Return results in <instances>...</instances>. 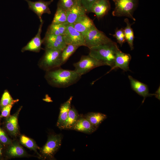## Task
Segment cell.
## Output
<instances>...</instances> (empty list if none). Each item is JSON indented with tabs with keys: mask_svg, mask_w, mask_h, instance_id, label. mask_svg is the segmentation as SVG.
<instances>
[{
	"mask_svg": "<svg viewBox=\"0 0 160 160\" xmlns=\"http://www.w3.org/2000/svg\"><path fill=\"white\" fill-rule=\"evenodd\" d=\"M110 9L108 0H97L92 6L90 12L95 14L97 18L100 19L107 14Z\"/></svg>",
	"mask_w": 160,
	"mask_h": 160,
	"instance_id": "18",
	"label": "cell"
},
{
	"mask_svg": "<svg viewBox=\"0 0 160 160\" xmlns=\"http://www.w3.org/2000/svg\"><path fill=\"white\" fill-rule=\"evenodd\" d=\"M79 117L80 116L76 109L74 107H71L67 119L60 129L71 130Z\"/></svg>",
	"mask_w": 160,
	"mask_h": 160,
	"instance_id": "21",
	"label": "cell"
},
{
	"mask_svg": "<svg viewBox=\"0 0 160 160\" xmlns=\"http://www.w3.org/2000/svg\"><path fill=\"white\" fill-rule=\"evenodd\" d=\"M78 0H59L57 4V7L62 9L66 11L78 1Z\"/></svg>",
	"mask_w": 160,
	"mask_h": 160,
	"instance_id": "29",
	"label": "cell"
},
{
	"mask_svg": "<svg viewBox=\"0 0 160 160\" xmlns=\"http://www.w3.org/2000/svg\"><path fill=\"white\" fill-rule=\"evenodd\" d=\"M67 44H71L79 47H85L83 36L77 31L71 24H66V30L63 36Z\"/></svg>",
	"mask_w": 160,
	"mask_h": 160,
	"instance_id": "8",
	"label": "cell"
},
{
	"mask_svg": "<svg viewBox=\"0 0 160 160\" xmlns=\"http://www.w3.org/2000/svg\"><path fill=\"white\" fill-rule=\"evenodd\" d=\"M20 143L28 149L33 151L38 155L39 158H42L41 155L37 152V150L40 148L38 146L33 139L23 135H20L19 137Z\"/></svg>",
	"mask_w": 160,
	"mask_h": 160,
	"instance_id": "24",
	"label": "cell"
},
{
	"mask_svg": "<svg viewBox=\"0 0 160 160\" xmlns=\"http://www.w3.org/2000/svg\"><path fill=\"white\" fill-rule=\"evenodd\" d=\"M67 20V16L66 11L61 8L57 7L52 23H64L66 22Z\"/></svg>",
	"mask_w": 160,
	"mask_h": 160,
	"instance_id": "27",
	"label": "cell"
},
{
	"mask_svg": "<svg viewBox=\"0 0 160 160\" xmlns=\"http://www.w3.org/2000/svg\"><path fill=\"white\" fill-rule=\"evenodd\" d=\"M79 47L71 44H67L61 52L62 65L67 61L70 57L76 51Z\"/></svg>",
	"mask_w": 160,
	"mask_h": 160,
	"instance_id": "26",
	"label": "cell"
},
{
	"mask_svg": "<svg viewBox=\"0 0 160 160\" xmlns=\"http://www.w3.org/2000/svg\"><path fill=\"white\" fill-rule=\"evenodd\" d=\"M3 153V148L1 143H0V158L2 157Z\"/></svg>",
	"mask_w": 160,
	"mask_h": 160,
	"instance_id": "36",
	"label": "cell"
},
{
	"mask_svg": "<svg viewBox=\"0 0 160 160\" xmlns=\"http://www.w3.org/2000/svg\"><path fill=\"white\" fill-rule=\"evenodd\" d=\"M89 49V55L103 63L105 65L111 67L113 65L116 53L119 49L116 43L112 41Z\"/></svg>",
	"mask_w": 160,
	"mask_h": 160,
	"instance_id": "2",
	"label": "cell"
},
{
	"mask_svg": "<svg viewBox=\"0 0 160 160\" xmlns=\"http://www.w3.org/2000/svg\"><path fill=\"white\" fill-rule=\"evenodd\" d=\"M43 23V21L40 22L37 33L25 46L22 49L21 51L22 52L28 51L38 52L42 49L41 47L42 39L41 38V35Z\"/></svg>",
	"mask_w": 160,
	"mask_h": 160,
	"instance_id": "14",
	"label": "cell"
},
{
	"mask_svg": "<svg viewBox=\"0 0 160 160\" xmlns=\"http://www.w3.org/2000/svg\"><path fill=\"white\" fill-rule=\"evenodd\" d=\"M124 22L126 24V26L124 29L126 41L128 43L131 50H133L134 49V35L131 26L133 23H130L127 18L124 19Z\"/></svg>",
	"mask_w": 160,
	"mask_h": 160,
	"instance_id": "23",
	"label": "cell"
},
{
	"mask_svg": "<svg viewBox=\"0 0 160 160\" xmlns=\"http://www.w3.org/2000/svg\"><path fill=\"white\" fill-rule=\"evenodd\" d=\"M18 99L14 100L12 103L3 108L1 110L0 119L3 118H6L10 115V112L14 104L18 102Z\"/></svg>",
	"mask_w": 160,
	"mask_h": 160,
	"instance_id": "31",
	"label": "cell"
},
{
	"mask_svg": "<svg viewBox=\"0 0 160 160\" xmlns=\"http://www.w3.org/2000/svg\"><path fill=\"white\" fill-rule=\"evenodd\" d=\"M7 146L5 154L8 158L30 156L19 143L16 141H12V143Z\"/></svg>",
	"mask_w": 160,
	"mask_h": 160,
	"instance_id": "15",
	"label": "cell"
},
{
	"mask_svg": "<svg viewBox=\"0 0 160 160\" xmlns=\"http://www.w3.org/2000/svg\"><path fill=\"white\" fill-rule=\"evenodd\" d=\"M84 37L85 47L89 49L113 41L104 33L98 29L95 25L90 29Z\"/></svg>",
	"mask_w": 160,
	"mask_h": 160,
	"instance_id": "5",
	"label": "cell"
},
{
	"mask_svg": "<svg viewBox=\"0 0 160 160\" xmlns=\"http://www.w3.org/2000/svg\"><path fill=\"white\" fill-rule=\"evenodd\" d=\"M115 4V7L112 12L113 16L126 17L136 21L133 16L136 6L135 0H119Z\"/></svg>",
	"mask_w": 160,
	"mask_h": 160,
	"instance_id": "7",
	"label": "cell"
},
{
	"mask_svg": "<svg viewBox=\"0 0 160 160\" xmlns=\"http://www.w3.org/2000/svg\"><path fill=\"white\" fill-rule=\"evenodd\" d=\"M9 92L5 90L3 94L0 101V111L5 106L14 101Z\"/></svg>",
	"mask_w": 160,
	"mask_h": 160,
	"instance_id": "28",
	"label": "cell"
},
{
	"mask_svg": "<svg viewBox=\"0 0 160 160\" xmlns=\"http://www.w3.org/2000/svg\"><path fill=\"white\" fill-rule=\"evenodd\" d=\"M87 12H90L93 4L97 0H79Z\"/></svg>",
	"mask_w": 160,
	"mask_h": 160,
	"instance_id": "33",
	"label": "cell"
},
{
	"mask_svg": "<svg viewBox=\"0 0 160 160\" xmlns=\"http://www.w3.org/2000/svg\"><path fill=\"white\" fill-rule=\"evenodd\" d=\"M73 98V96H70L66 102L61 105L59 114L56 124L57 126L60 129L67 119L69 111L71 108Z\"/></svg>",
	"mask_w": 160,
	"mask_h": 160,
	"instance_id": "20",
	"label": "cell"
},
{
	"mask_svg": "<svg viewBox=\"0 0 160 160\" xmlns=\"http://www.w3.org/2000/svg\"><path fill=\"white\" fill-rule=\"evenodd\" d=\"M97 129V128L94 127L84 116H80L71 130H74L87 134H91L95 132Z\"/></svg>",
	"mask_w": 160,
	"mask_h": 160,
	"instance_id": "19",
	"label": "cell"
},
{
	"mask_svg": "<svg viewBox=\"0 0 160 160\" xmlns=\"http://www.w3.org/2000/svg\"><path fill=\"white\" fill-rule=\"evenodd\" d=\"M66 12L67 20L65 23L66 24H73L79 17L86 15L87 12L79 0H78L75 5Z\"/></svg>",
	"mask_w": 160,
	"mask_h": 160,
	"instance_id": "13",
	"label": "cell"
},
{
	"mask_svg": "<svg viewBox=\"0 0 160 160\" xmlns=\"http://www.w3.org/2000/svg\"><path fill=\"white\" fill-rule=\"evenodd\" d=\"M71 24L83 36L90 29L95 25L93 20L86 14L79 17Z\"/></svg>",
	"mask_w": 160,
	"mask_h": 160,
	"instance_id": "17",
	"label": "cell"
},
{
	"mask_svg": "<svg viewBox=\"0 0 160 160\" xmlns=\"http://www.w3.org/2000/svg\"><path fill=\"white\" fill-rule=\"evenodd\" d=\"M66 24L65 23H52L49 26L46 33L58 36H64L66 32Z\"/></svg>",
	"mask_w": 160,
	"mask_h": 160,
	"instance_id": "25",
	"label": "cell"
},
{
	"mask_svg": "<svg viewBox=\"0 0 160 160\" xmlns=\"http://www.w3.org/2000/svg\"><path fill=\"white\" fill-rule=\"evenodd\" d=\"M43 100L47 102H51L52 101L51 100V98L48 96V95H46L45 98Z\"/></svg>",
	"mask_w": 160,
	"mask_h": 160,
	"instance_id": "35",
	"label": "cell"
},
{
	"mask_svg": "<svg viewBox=\"0 0 160 160\" xmlns=\"http://www.w3.org/2000/svg\"><path fill=\"white\" fill-rule=\"evenodd\" d=\"M154 94L155 97L160 100V87L158 88L156 92Z\"/></svg>",
	"mask_w": 160,
	"mask_h": 160,
	"instance_id": "34",
	"label": "cell"
},
{
	"mask_svg": "<svg viewBox=\"0 0 160 160\" xmlns=\"http://www.w3.org/2000/svg\"><path fill=\"white\" fill-rule=\"evenodd\" d=\"M131 58L130 54L123 52L119 49L116 55L113 66L106 74L118 68H120L125 71H130L129 65Z\"/></svg>",
	"mask_w": 160,
	"mask_h": 160,
	"instance_id": "12",
	"label": "cell"
},
{
	"mask_svg": "<svg viewBox=\"0 0 160 160\" xmlns=\"http://www.w3.org/2000/svg\"><path fill=\"white\" fill-rule=\"evenodd\" d=\"M113 0L116 3V2H117L119 0Z\"/></svg>",
	"mask_w": 160,
	"mask_h": 160,
	"instance_id": "37",
	"label": "cell"
},
{
	"mask_svg": "<svg viewBox=\"0 0 160 160\" xmlns=\"http://www.w3.org/2000/svg\"><path fill=\"white\" fill-rule=\"evenodd\" d=\"M12 142L5 131L0 127V143L4 145H8Z\"/></svg>",
	"mask_w": 160,
	"mask_h": 160,
	"instance_id": "32",
	"label": "cell"
},
{
	"mask_svg": "<svg viewBox=\"0 0 160 160\" xmlns=\"http://www.w3.org/2000/svg\"><path fill=\"white\" fill-rule=\"evenodd\" d=\"M22 108L20 107L14 114L6 117L5 120L4 127L8 133L13 137H16L19 134L18 117Z\"/></svg>",
	"mask_w": 160,
	"mask_h": 160,
	"instance_id": "11",
	"label": "cell"
},
{
	"mask_svg": "<svg viewBox=\"0 0 160 160\" xmlns=\"http://www.w3.org/2000/svg\"><path fill=\"white\" fill-rule=\"evenodd\" d=\"M24 0L27 3L29 9L38 16L40 22L43 21L42 17L43 14L45 13L50 14L51 13L49 6L53 1V0L47 1L41 0L35 1L29 0Z\"/></svg>",
	"mask_w": 160,
	"mask_h": 160,
	"instance_id": "9",
	"label": "cell"
},
{
	"mask_svg": "<svg viewBox=\"0 0 160 160\" xmlns=\"http://www.w3.org/2000/svg\"><path fill=\"white\" fill-rule=\"evenodd\" d=\"M61 51L45 48V52L39 63V67L47 71L60 67L62 65Z\"/></svg>",
	"mask_w": 160,
	"mask_h": 160,
	"instance_id": "3",
	"label": "cell"
},
{
	"mask_svg": "<svg viewBox=\"0 0 160 160\" xmlns=\"http://www.w3.org/2000/svg\"><path fill=\"white\" fill-rule=\"evenodd\" d=\"M81 76L74 70L64 69L59 67L47 71L45 77L51 86L65 88L76 83Z\"/></svg>",
	"mask_w": 160,
	"mask_h": 160,
	"instance_id": "1",
	"label": "cell"
},
{
	"mask_svg": "<svg viewBox=\"0 0 160 160\" xmlns=\"http://www.w3.org/2000/svg\"><path fill=\"white\" fill-rule=\"evenodd\" d=\"M62 137L61 134L49 135L47 142L40 149L42 159H54L55 155L61 145Z\"/></svg>",
	"mask_w": 160,
	"mask_h": 160,
	"instance_id": "4",
	"label": "cell"
},
{
	"mask_svg": "<svg viewBox=\"0 0 160 160\" xmlns=\"http://www.w3.org/2000/svg\"><path fill=\"white\" fill-rule=\"evenodd\" d=\"M111 35L116 39L117 42L121 46L126 41L124 29L122 28L116 29L115 33Z\"/></svg>",
	"mask_w": 160,
	"mask_h": 160,
	"instance_id": "30",
	"label": "cell"
},
{
	"mask_svg": "<svg viewBox=\"0 0 160 160\" xmlns=\"http://www.w3.org/2000/svg\"><path fill=\"white\" fill-rule=\"evenodd\" d=\"M84 117L87 119L95 127L97 128L100 124L107 118L105 114L99 113L91 112L87 113Z\"/></svg>",
	"mask_w": 160,
	"mask_h": 160,
	"instance_id": "22",
	"label": "cell"
},
{
	"mask_svg": "<svg viewBox=\"0 0 160 160\" xmlns=\"http://www.w3.org/2000/svg\"><path fill=\"white\" fill-rule=\"evenodd\" d=\"M128 78L132 90L143 97L142 103L147 97L154 95V94L149 93L148 87L146 84L134 79L131 76L129 75Z\"/></svg>",
	"mask_w": 160,
	"mask_h": 160,
	"instance_id": "16",
	"label": "cell"
},
{
	"mask_svg": "<svg viewBox=\"0 0 160 160\" xmlns=\"http://www.w3.org/2000/svg\"><path fill=\"white\" fill-rule=\"evenodd\" d=\"M73 65L75 68L74 70L81 76L94 68L105 65L88 55L82 56L80 60L74 63Z\"/></svg>",
	"mask_w": 160,
	"mask_h": 160,
	"instance_id": "6",
	"label": "cell"
},
{
	"mask_svg": "<svg viewBox=\"0 0 160 160\" xmlns=\"http://www.w3.org/2000/svg\"><path fill=\"white\" fill-rule=\"evenodd\" d=\"M42 44L45 48L52 49L61 51L64 49L67 44L63 36H58L46 33L42 39Z\"/></svg>",
	"mask_w": 160,
	"mask_h": 160,
	"instance_id": "10",
	"label": "cell"
}]
</instances>
